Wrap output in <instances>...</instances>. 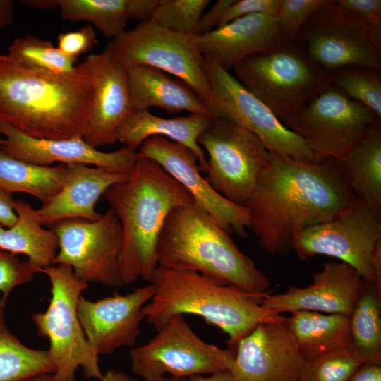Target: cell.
<instances>
[{"label":"cell","mask_w":381,"mask_h":381,"mask_svg":"<svg viewBox=\"0 0 381 381\" xmlns=\"http://www.w3.org/2000/svg\"><path fill=\"white\" fill-rule=\"evenodd\" d=\"M0 302V381H25L36 375L52 373L55 367L48 351L23 344L8 328Z\"/></svg>","instance_id":"31"},{"label":"cell","mask_w":381,"mask_h":381,"mask_svg":"<svg viewBox=\"0 0 381 381\" xmlns=\"http://www.w3.org/2000/svg\"><path fill=\"white\" fill-rule=\"evenodd\" d=\"M14 210L16 223L10 227L0 226V249L26 255L41 270L53 265L59 246L56 235L52 229H43L37 210L26 201L16 200Z\"/></svg>","instance_id":"26"},{"label":"cell","mask_w":381,"mask_h":381,"mask_svg":"<svg viewBox=\"0 0 381 381\" xmlns=\"http://www.w3.org/2000/svg\"><path fill=\"white\" fill-rule=\"evenodd\" d=\"M13 1L0 0V30L7 28L13 22Z\"/></svg>","instance_id":"47"},{"label":"cell","mask_w":381,"mask_h":381,"mask_svg":"<svg viewBox=\"0 0 381 381\" xmlns=\"http://www.w3.org/2000/svg\"><path fill=\"white\" fill-rule=\"evenodd\" d=\"M162 381H234L229 370L211 374L208 377L190 376V378L177 377H164Z\"/></svg>","instance_id":"46"},{"label":"cell","mask_w":381,"mask_h":381,"mask_svg":"<svg viewBox=\"0 0 381 381\" xmlns=\"http://www.w3.org/2000/svg\"><path fill=\"white\" fill-rule=\"evenodd\" d=\"M291 250L303 260L320 255L337 258L381 288V217L359 200L337 217L303 229Z\"/></svg>","instance_id":"8"},{"label":"cell","mask_w":381,"mask_h":381,"mask_svg":"<svg viewBox=\"0 0 381 381\" xmlns=\"http://www.w3.org/2000/svg\"><path fill=\"white\" fill-rule=\"evenodd\" d=\"M208 158L205 177L229 201L244 206L267 165L270 152L250 131L227 120L214 118L198 138Z\"/></svg>","instance_id":"11"},{"label":"cell","mask_w":381,"mask_h":381,"mask_svg":"<svg viewBox=\"0 0 381 381\" xmlns=\"http://www.w3.org/2000/svg\"><path fill=\"white\" fill-rule=\"evenodd\" d=\"M234 0H218L204 13L198 27V35L208 32L218 28L225 10Z\"/></svg>","instance_id":"42"},{"label":"cell","mask_w":381,"mask_h":381,"mask_svg":"<svg viewBox=\"0 0 381 381\" xmlns=\"http://www.w3.org/2000/svg\"><path fill=\"white\" fill-rule=\"evenodd\" d=\"M126 71L133 110H149L157 107L169 114L188 111L212 117L204 99L180 79L147 66H133Z\"/></svg>","instance_id":"24"},{"label":"cell","mask_w":381,"mask_h":381,"mask_svg":"<svg viewBox=\"0 0 381 381\" xmlns=\"http://www.w3.org/2000/svg\"><path fill=\"white\" fill-rule=\"evenodd\" d=\"M59 242L53 265H70L80 281L123 287L121 223L111 208L95 220L69 219L52 227Z\"/></svg>","instance_id":"14"},{"label":"cell","mask_w":381,"mask_h":381,"mask_svg":"<svg viewBox=\"0 0 381 381\" xmlns=\"http://www.w3.org/2000/svg\"><path fill=\"white\" fill-rule=\"evenodd\" d=\"M99 381H138L127 374L114 370H110L103 374Z\"/></svg>","instance_id":"49"},{"label":"cell","mask_w":381,"mask_h":381,"mask_svg":"<svg viewBox=\"0 0 381 381\" xmlns=\"http://www.w3.org/2000/svg\"><path fill=\"white\" fill-rule=\"evenodd\" d=\"M59 8L64 19L87 21L111 39L126 30L129 20L128 0H59Z\"/></svg>","instance_id":"32"},{"label":"cell","mask_w":381,"mask_h":381,"mask_svg":"<svg viewBox=\"0 0 381 381\" xmlns=\"http://www.w3.org/2000/svg\"><path fill=\"white\" fill-rule=\"evenodd\" d=\"M234 381H298L305 363L283 322L262 323L236 346Z\"/></svg>","instance_id":"17"},{"label":"cell","mask_w":381,"mask_h":381,"mask_svg":"<svg viewBox=\"0 0 381 381\" xmlns=\"http://www.w3.org/2000/svg\"><path fill=\"white\" fill-rule=\"evenodd\" d=\"M94 82L83 61L67 73L23 64L0 54V122L37 139L83 138Z\"/></svg>","instance_id":"2"},{"label":"cell","mask_w":381,"mask_h":381,"mask_svg":"<svg viewBox=\"0 0 381 381\" xmlns=\"http://www.w3.org/2000/svg\"><path fill=\"white\" fill-rule=\"evenodd\" d=\"M141 157L159 164L191 195L194 202L205 210L229 234L248 236L250 214L247 208L217 193L202 176L198 159L189 147L165 138H147L139 147Z\"/></svg>","instance_id":"16"},{"label":"cell","mask_w":381,"mask_h":381,"mask_svg":"<svg viewBox=\"0 0 381 381\" xmlns=\"http://www.w3.org/2000/svg\"><path fill=\"white\" fill-rule=\"evenodd\" d=\"M347 381H381V365L366 362Z\"/></svg>","instance_id":"45"},{"label":"cell","mask_w":381,"mask_h":381,"mask_svg":"<svg viewBox=\"0 0 381 381\" xmlns=\"http://www.w3.org/2000/svg\"><path fill=\"white\" fill-rule=\"evenodd\" d=\"M158 267L194 271L251 293H266L269 278L230 234L195 202L173 210L159 234Z\"/></svg>","instance_id":"5"},{"label":"cell","mask_w":381,"mask_h":381,"mask_svg":"<svg viewBox=\"0 0 381 381\" xmlns=\"http://www.w3.org/2000/svg\"><path fill=\"white\" fill-rule=\"evenodd\" d=\"M7 55L23 64L53 73H67L76 67L77 58L64 54L51 42L31 34L16 38Z\"/></svg>","instance_id":"33"},{"label":"cell","mask_w":381,"mask_h":381,"mask_svg":"<svg viewBox=\"0 0 381 381\" xmlns=\"http://www.w3.org/2000/svg\"><path fill=\"white\" fill-rule=\"evenodd\" d=\"M357 199L381 217V127L373 126L341 160Z\"/></svg>","instance_id":"28"},{"label":"cell","mask_w":381,"mask_h":381,"mask_svg":"<svg viewBox=\"0 0 381 381\" xmlns=\"http://www.w3.org/2000/svg\"><path fill=\"white\" fill-rule=\"evenodd\" d=\"M102 196L121 225L119 267L124 286L138 279L149 282L158 267L157 245L167 217L193 198L159 164L141 157L128 178Z\"/></svg>","instance_id":"3"},{"label":"cell","mask_w":381,"mask_h":381,"mask_svg":"<svg viewBox=\"0 0 381 381\" xmlns=\"http://www.w3.org/2000/svg\"><path fill=\"white\" fill-rule=\"evenodd\" d=\"M205 61L210 85L207 105L213 118L227 120L250 131L272 154L310 162L325 158L311 151L229 71L213 61Z\"/></svg>","instance_id":"12"},{"label":"cell","mask_w":381,"mask_h":381,"mask_svg":"<svg viewBox=\"0 0 381 381\" xmlns=\"http://www.w3.org/2000/svg\"><path fill=\"white\" fill-rule=\"evenodd\" d=\"M210 0H160L151 20L168 30L198 35L200 18Z\"/></svg>","instance_id":"36"},{"label":"cell","mask_w":381,"mask_h":381,"mask_svg":"<svg viewBox=\"0 0 381 381\" xmlns=\"http://www.w3.org/2000/svg\"><path fill=\"white\" fill-rule=\"evenodd\" d=\"M21 2L32 8L49 11L59 8V0H25Z\"/></svg>","instance_id":"48"},{"label":"cell","mask_w":381,"mask_h":381,"mask_svg":"<svg viewBox=\"0 0 381 381\" xmlns=\"http://www.w3.org/2000/svg\"><path fill=\"white\" fill-rule=\"evenodd\" d=\"M282 0H234L225 10L218 28L229 22L251 14H268L276 16Z\"/></svg>","instance_id":"40"},{"label":"cell","mask_w":381,"mask_h":381,"mask_svg":"<svg viewBox=\"0 0 381 381\" xmlns=\"http://www.w3.org/2000/svg\"><path fill=\"white\" fill-rule=\"evenodd\" d=\"M198 38L205 59L227 71L250 56L270 52L284 43L275 16L262 13L236 18Z\"/></svg>","instance_id":"22"},{"label":"cell","mask_w":381,"mask_h":381,"mask_svg":"<svg viewBox=\"0 0 381 381\" xmlns=\"http://www.w3.org/2000/svg\"><path fill=\"white\" fill-rule=\"evenodd\" d=\"M286 325L305 361L351 345L349 317L344 315L294 311Z\"/></svg>","instance_id":"27"},{"label":"cell","mask_w":381,"mask_h":381,"mask_svg":"<svg viewBox=\"0 0 381 381\" xmlns=\"http://www.w3.org/2000/svg\"><path fill=\"white\" fill-rule=\"evenodd\" d=\"M234 75L284 124L332 84V73L317 65L299 44L284 42L234 67Z\"/></svg>","instance_id":"6"},{"label":"cell","mask_w":381,"mask_h":381,"mask_svg":"<svg viewBox=\"0 0 381 381\" xmlns=\"http://www.w3.org/2000/svg\"><path fill=\"white\" fill-rule=\"evenodd\" d=\"M154 289L150 284L125 295L92 301L81 296L78 315L89 343L98 355H111L122 346L133 347L145 318L143 307L151 300Z\"/></svg>","instance_id":"18"},{"label":"cell","mask_w":381,"mask_h":381,"mask_svg":"<svg viewBox=\"0 0 381 381\" xmlns=\"http://www.w3.org/2000/svg\"><path fill=\"white\" fill-rule=\"evenodd\" d=\"M328 0H282L275 16L283 42H294L308 19Z\"/></svg>","instance_id":"37"},{"label":"cell","mask_w":381,"mask_h":381,"mask_svg":"<svg viewBox=\"0 0 381 381\" xmlns=\"http://www.w3.org/2000/svg\"><path fill=\"white\" fill-rule=\"evenodd\" d=\"M13 194L0 189V226L10 227L17 221Z\"/></svg>","instance_id":"44"},{"label":"cell","mask_w":381,"mask_h":381,"mask_svg":"<svg viewBox=\"0 0 381 381\" xmlns=\"http://www.w3.org/2000/svg\"><path fill=\"white\" fill-rule=\"evenodd\" d=\"M308 56L323 69L381 68V40L337 9L334 1L313 14L296 37Z\"/></svg>","instance_id":"15"},{"label":"cell","mask_w":381,"mask_h":381,"mask_svg":"<svg viewBox=\"0 0 381 381\" xmlns=\"http://www.w3.org/2000/svg\"><path fill=\"white\" fill-rule=\"evenodd\" d=\"M376 123H380V120L370 109L331 84L284 126L319 157L341 161Z\"/></svg>","instance_id":"13"},{"label":"cell","mask_w":381,"mask_h":381,"mask_svg":"<svg viewBox=\"0 0 381 381\" xmlns=\"http://www.w3.org/2000/svg\"><path fill=\"white\" fill-rule=\"evenodd\" d=\"M0 148L9 155L40 166L49 167L54 162L65 165H93L109 171L130 174L140 157L138 150L123 146L104 152L87 143L83 138L37 139L23 135L10 125L0 122Z\"/></svg>","instance_id":"19"},{"label":"cell","mask_w":381,"mask_h":381,"mask_svg":"<svg viewBox=\"0 0 381 381\" xmlns=\"http://www.w3.org/2000/svg\"><path fill=\"white\" fill-rule=\"evenodd\" d=\"M358 201L341 161L271 153L245 207L259 247L286 256L303 229L337 217Z\"/></svg>","instance_id":"1"},{"label":"cell","mask_w":381,"mask_h":381,"mask_svg":"<svg viewBox=\"0 0 381 381\" xmlns=\"http://www.w3.org/2000/svg\"><path fill=\"white\" fill-rule=\"evenodd\" d=\"M66 165L40 166L16 159L0 148V189L25 193L42 203L55 195L66 179Z\"/></svg>","instance_id":"29"},{"label":"cell","mask_w":381,"mask_h":381,"mask_svg":"<svg viewBox=\"0 0 381 381\" xmlns=\"http://www.w3.org/2000/svg\"><path fill=\"white\" fill-rule=\"evenodd\" d=\"M25 381H55V380L52 373H42L30 377Z\"/></svg>","instance_id":"50"},{"label":"cell","mask_w":381,"mask_h":381,"mask_svg":"<svg viewBox=\"0 0 381 381\" xmlns=\"http://www.w3.org/2000/svg\"><path fill=\"white\" fill-rule=\"evenodd\" d=\"M160 0H128L129 19L145 23L151 20Z\"/></svg>","instance_id":"43"},{"label":"cell","mask_w":381,"mask_h":381,"mask_svg":"<svg viewBox=\"0 0 381 381\" xmlns=\"http://www.w3.org/2000/svg\"><path fill=\"white\" fill-rule=\"evenodd\" d=\"M332 84L348 97L370 109L381 120V75L380 71L346 67L332 72Z\"/></svg>","instance_id":"34"},{"label":"cell","mask_w":381,"mask_h":381,"mask_svg":"<svg viewBox=\"0 0 381 381\" xmlns=\"http://www.w3.org/2000/svg\"><path fill=\"white\" fill-rule=\"evenodd\" d=\"M104 50L126 68L147 66L180 79L207 104L210 85L198 35L176 32L150 20L111 39Z\"/></svg>","instance_id":"9"},{"label":"cell","mask_w":381,"mask_h":381,"mask_svg":"<svg viewBox=\"0 0 381 381\" xmlns=\"http://www.w3.org/2000/svg\"><path fill=\"white\" fill-rule=\"evenodd\" d=\"M97 42L93 27L87 25L75 31L60 34L57 48L64 54L78 59L80 54L90 51Z\"/></svg>","instance_id":"41"},{"label":"cell","mask_w":381,"mask_h":381,"mask_svg":"<svg viewBox=\"0 0 381 381\" xmlns=\"http://www.w3.org/2000/svg\"><path fill=\"white\" fill-rule=\"evenodd\" d=\"M84 61L93 78L94 92L83 138L95 148L114 145L119 127L133 111L126 68L105 50L87 56Z\"/></svg>","instance_id":"21"},{"label":"cell","mask_w":381,"mask_h":381,"mask_svg":"<svg viewBox=\"0 0 381 381\" xmlns=\"http://www.w3.org/2000/svg\"><path fill=\"white\" fill-rule=\"evenodd\" d=\"M149 282L154 295L143 312L157 331L174 315H194L226 333L234 350L257 325L287 320L261 306L267 292L251 293L197 272L157 267Z\"/></svg>","instance_id":"4"},{"label":"cell","mask_w":381,"mask_h":381,"mask_svg":"<svg viewBox=\"0 0 381 381\" xmlns=\"http://www.w3.org/2000/svg\"><path fill=\"white\" fill-rule=\"evenodd\" d=\"M41 270L16 255L0 249V301L6 305L12 291L30 282Z\"/></svg>","instance_id":"38"},{"label":"cell","mask_w":381,"mask_h":381,"mask_svg":"<svg viewBox=\"0 0 381 381\" xmlns=\"http://www.w3.org/2000/svg\"><path fill=\"white\" fill-rule=\"evenodd\" d=\"M365 363L348 345L305 361L298 381H347Z\"/></svg>","instance_id":"35"},{"label":"cell","mask_w":381,"mask_h":381,"mask_svg":"<svg viewBox=\"0 0 381 381\" xmlns=\"http://www.w3.org/2000/svg\"><path fill=\"white\" fill-rule=\"evenodd\" d=\"M41 272L50 282L51 298L47 310L33 313L31 318L37 334L49 339L55 381H76L78 368L85 378L99 380L103 374L99 355L86 338L78 315L79 298L88 284L79 280L65 264L51 265Z\"/></svg>","instance_id":"7"},{"label":"cell","mask_w":381,"mask_h":381,"mask_svg":"<svg viewBox=\"0 0 381 381\" xmlns=\"http://www.w3.org/2000/svg\"><path fill=\"white\" fill-rule=\"evenodd\" d=\"M213 119L209 115L195 114L162 118L152 114L148 109L133 110L119 127L117 141L138 150L149 138H165L193 150L198 157L200 171L205 173L207 157L198 144V138Z\"/></svg>","instance_id":"25"},{"label":"cell","mask_w":381,"mask_h":381,"mask_svg":"<svg viewBox=\"0 0 381 381\" xmlns=\"http://www.w3.org/2000/svg\"><path fill=\"white\" fill-rule=\"evenodd\" d=\"M67 174L59 192L37 210L42 226L52 227L69 219L95 220L99 198L111 186L127 179L130 174L109 171L83 164L66 165Z\"/></svg>","instance_id":"23"},{"label":"cell","mask_w":381,"mask_h":381,"mask_svg":"<svg viewBox=\"0 0 381 381\" xmlns=\"http://www.w3.org/2000/svg\"><path fill=\"white\" fill-rule=\"evenodd\" d=\"M335 7L381 40L380 0H338Z\"/></svg>","instance_id":"39"},{"label":"cell","mask_w":381,"mask_h":381,"mask_svg":"<svg viewBox=\"0 0 381 381\" xmlns=\"http://www.w3.org/2000/svg\"><path fill=\"white\" fill-rule=\"evenodd\" d=\"M129 356L133 373L144 381H162L167 373L186 377L229 370L235 351L203 341L176 315L147 343L133 347Z\"/></svg>","instance_id":"10"},{"label":"cell","mask_w":381,"mask_h":381,"mask_svg":"<svg viewBox=\"0 0 381 381\" xmlns=\"http://www.w3.org/2000/svg\"><path fill=\"white\" fill-rule=\"evenodd\" d=\"M366 284L349 265L326 261L320 271L313 273L312 284L267 294L261 306L280 314L308 310L350 317Z\"/></svg>","instance_id":"20"},{"label":"cell","mask_w":381,"mask_h":381,"mask_svg":"<svg viewBox=\"0 0 381 381\" xmlns=\"http://www.w3.org/2000/svg\"><path fill=\"white\" fill-rule=\"evenodd\" d=\"M351 345L366 362L381 365V288L367 283L349 317Z\"/></svg>","instance_id":"30"}]
</instances>
